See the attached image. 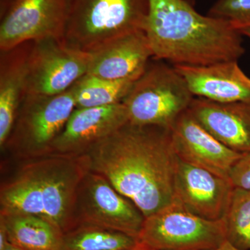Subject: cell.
Returning a JSON list of instances; mask_svg holds the SVG:
<instances>
[{
  "instance_id": "cell-1",
  "label": "cell",
  "mask_w": 250,
  "mask_h": 250,
  "mask_svg": "<svg viewBox=\"0 0 250 250\" xmlns=\"http://www.w3.org/2000/svg\"><path fill=\"white\" fill-rule=\"evenodd\" d=\"M85 155L90 170L104 176L145 218L175 199L178 157L170 129L127 123Z\"/></svg>"
},
{
  "instance_id": "cell-2",
  "label": "cell",
  "mask_w": 250,
  "mask_h": 250,
  "mask_svg": "<svg viewBox=\"0 0 250 250\" xmlns=\"http://www.w3.org/2000/svg\"><path fill=\"white\" fill-rule=\"evenodd\" d=\"M148 1L145 32L156 60L200 66L245 54L243 35L228 21L200 14L187 0Z\"/></svg>"
},
{
  "instance_id": "cell-3",
  "label": "cell",
  "mask_w": 250,
  "mask_h": 250,
  "mask_svg": "<svg viewBox=\"0 0 250 250\" xmlns=\"http://www.w3.org/2000/svg\"><path fill=\"white\" fill-rule=\"evenodd\" d=\"M24 161L1 184L0 212L37 215L63 233L72 229L77 188L90 170L86 155L49 154Z\"/></svg>"
},
{
  "instance_id": "cell-4",
  "label": "cell",
  "mask_w": 250,
  "mask_h": 250,
  "mask_svg": "<svg viewBox=\"0 0 250 250\" xmlns=\"http://www.w3.org/2000/svg\"><path fill=\"white\" fill-rule=\"evenodd\" d=\"M148 0H67L62 42L92 52L117 38L144 31Z\"/></svg>"
},
{
  "instance_id": "cell-5",
  "label": "cell",
  "mask_w": 250,
  "mask_h": 250,
  "mask_svg": "<svg viewBox=\"0 0 250 250\" xmlns=\"http://www.w3.org/2000/svg\"><path fill=\"white\" fill-rule=\"evenodd\" d=\"M193 99L187 82L174 67L158 60L148 64L123 104L131 124L171 129Z\"/></svg>"
},
{
  "instance_id": "cell-6",
  "label": "cell",
  "mask_w": 250,
  "mask_h": 250,
  "mask_svg": "<svg viewBox=\"0 0 250 250\" xmlns=\"http://www.w3.org/2000/svg\"><path fill=\"white\" fill-rule=\"evenodd\" d=\"M75 108L73 86L58 95H27L1 150L23 161L48 155Z\"/></svg>"
},
{
  "instance_id": "cell-7",
  "label": "cell",
  "mask_w": 250,
  "mask_h": 250,
  "mask_svg": "<svg viewBox=\"0 0 250 250\" xmlns=\"http://www.w3.org/2000/svg\"><path fill=\"white\" fill-rule=\"evenodd\" d=\"M226 240L223 219L197 216L175 198L145 218L137 241L156 250H212Z\"/></svg>"
},
{
  "instance_id": "cell-8",
  "label": "cell",
  "mask_w": 250,
  "mask_h": 250,
  "mask_svg": "<svg viewBox=\"0 0 250 250\" xmlns=\"http://www.w3.org/2000/svg\"><path fill=\"white\" fill-rule=\"evenodd\" d=\"M145 216L102 174L89 170L77 188L72 212V229L95 225L138 239Z\"/></svg>"
},
{
  "instance_id": "cell-9",
  "label": "cell",
  "mask_w": 250,
  "mask_h": 250,
  "mask_svg": "<svg viewBox=\"0 0 250 250\" xmlns=\"http://www.w3.org/2000/svg\"><path fill=\"white\" fill-rule=\"evenodd\" d=\"M0 4V51L28 41H62L67 0H3Z\"/></svg>"
},
{
  "instance_id": "cell-10",
  "label": "cell",
  "mask_w": 250,
  "mask_h": 250,
  "mask_svg": "<svg viewBox=\"0 0 250 250\" xmlns=\"http://www.w3.org/2000/svg\"><path fill=\"white\" fill-rule=\"evenodd\" d=\"M89 52L67 47L62 40L33 41L28 63L27 95L64 93L86 75Z\"/></svg>"
},
{
  "instance_id": "cell-11",
  "label": "cell",
  "mask_w": 250,
  "mask_h": 250,
  "mask_svg": "<svg viewBox=\"0 0 250 250\" xmlns=\"http://www.w3.org/2000/svg\"><path fill=\"white\" fill-rule=\"evenodd\" d=\"M171 134L179 160L223 178L229 179L233 165L243 154L220 143L188 109L176 121Z\"/></svg>"
},
{
  "instance_id": "cell-12",
  "label": "cell",
  "mask_w": 250,
  "mask_h": 250,
  "mask_svg": "<svg viewBox=\"0 0 250 250\" xmlns=\"http://www.w3.org/2000/svg\"><path fill=\"white\" fill-rule=\"evenodd\" d=\"M129 123L124 104L75 108L49 154L78 156ZM49 155V154H48Z\"/></svg>"
},
{
  "instance_id": "cell-13",
  "label": "cell",
  "mask_w": 250,
  "mask_h": 250,
  "mask_svg": "<svg viewBox=\"0 0 250 250\" xmlns=\"http://www.w3.org/2000/svg\"><path fill=\"white\" fill-rule=\"evenodd\" d=\"M233 189L229 179L178 159L174 180L175 198L197 216L210 220L223 219Z\"/></svg>"
},
{
  "instance_id": "cell-14",
  "label": "cell",
  "mask_w": 250,
  "mask_h": 250,
  "mask_svg": "<svg viewBox=\"0 0 250 250\" xmlns=\"http://www.w3.org/2000/svg\"><path fill=\"white\" fill-rule=\"evenodd\" d=\"M89 53L87 74L111 80H137L153 57L144 31L117 38Z\"/></svg>"
},
{
  "instance_id": "cell-15",
  "label": "cell",
  "mask_w": 250,
  "mask_h": 250,
  "mask_svg": "<svg viewBox=\"0 0 250 250\" xmlns=\"http://www.w3.org/2000/svg\"><path fill=\"white\" fill-rule=\"evenodd\" d=\"M194 96L216 103H250V78L238 61L207 65H173Z\"/></svg>"
},
{
  "instance_id": "cell-16",
  "label": "cell",
  "mask_w": 250,
  "mask_h": 250,
  "mask_svg": "<svg viewBox=\"0 0 250 250\" xmlns=\"http://www.w3.org/2000/svg\"><path fill=\"white\" fill-rule=\"evenodd\" d=\"M188 110L225 146L236 152H250V103H222L194 98Z\"/></svg>"
},
{
  "instance_id": "cell-17",
  "label": "cell",
  "mask_w": 250,
  "mask_h": 250,
  "mask_svg": "<svg viewBox=\"0 0 250 250\" xmlns=\"http://www.w3.org/2000/svg\"><path fill=\"white\" fill-rule=\"evenodd\" d=\"M33 41L0 51V147H4L27 96L28 63Z\"/></svg>"
},
{
  "instance_id": "cell-18",
  "label": "cell",
  "mask_w": 250,
  "mask_h": 250,
  "mask_svg": "<svg viewBox=\"0 0 250 250\" xmlns=\"http://www.w3.org/2000/svg\"><path fill=\"white\" fill-rule=\"evenodd\" d=\"M8 242L24 250H62L63 232L37 215L0 212Z\"/></svg>"
},
{
  "instance_id": "cell-19",
  "label": "cell",
  "mask_w": 250,
  "mask_h": 250,
  "mask_svg": "<svg viewBox=\"0 0 250 250\" xmlns=\"http://www.w3.org/2000/svg\"><path fill=\"white\" fill-rule=\"evenodd\" d=\"M137 243L136 238L120 231L81 225L63 233L62 250H129Z\"/></svg>"
},
{
  "instance_id": "cell-20",
  "label": "cell",
  "mask_w": 250,
  "mask_h": 250,
  "mask_svg": "<svg viewBox=\"0 0 250 250\" xmlns=\"http://www.w3.org/2000/svg\"><path fill=\"white\" fill-rule=\"evenodd\" d=\"M135 81L111 80L86 75L73 85L76 108L123 103Z\"/></svg>"
},
{
  "instance_id": "cell-21",
  "label": "cell",
  "mask_w": 250,
  "mask_h": 250,
  "mask_svg": "<svg viewBox=\"0 0 250 250\" xmlns=\"http://www.w3.org/2000/svg\"><path fill=\"white\" fill-rule=\"evenodd\" d=\"M223 221L227 240L237 248L250 250V190L234 188Z\"/></svg>"
},
{
  "instance_id": "cell-22",
  "label": "cell",
  "mask_w": 250,
  "mask_h": 250,
  "mask_svg": "<svg viewBox=\"0 0 250 250\" xmlns=\"http://www.w3.org/2000/svg\"><path fill=\"white\" fill-rule=\"evenodd\" d=\"M207 15L228 21L239 31L250 28V0H218Z\"/></svg>"
},
{
  "instance_id": "cell-23",
  "label": "cell",
  "mask_w": 250,
  "mask_h": 250,
  "mask_svg": "<svg viewBox=\"0 0 250 250\" xmlns=\"http://www.w3.org/2000/svg\"><path fill=\"white\" fill-rule=\"evenodd\" d=\"M230 182L234 188L250 190V152L243 153L230 171Z\"/></svg>"
},
{
  "instance_id": "cell-24",
  "label": "cell",
  "mask_w": 250,
  "mask_h": 250,
  "mask_svg": "<svg viewBox=\"0 0 250 250\" xmlns=\"http://www.w3.org/2000/svg\"><path fill=\"white\" fill-rule=\"evenodd\" d=\"M242 250L241 248H237V247L233 246V244H231L229 241H228V240L224 241L218 248H215L214 250Z\"/></svg>"
},
{
  "instance_id": "cell-25",
  "label": "cell",
  "mask_w": 250,
  "mask_h": 250,
  "mask_svg": "<svg viewBox=\"0 0 250 250\" xmlns=\"http://www.w3.org/2000/svg\"><path fill=\"white\" fill-rule=\"evenodd\" d=\"M1 250H24L22 249V248H19V247H17L14 246V245L11 244L9 242H8L6 243V246H4V248H3Z\"/></svg>"
},
{
  "instance_id": "cell-26",
  "label": "cell",
  "mask_w": 250,
  "mask_h": 250,
  "mask_svg": "<svg viewBox=\"0 0 250 250\" xmlns=\"http://www.w3.org/2000/svg\"><path fill=\"white\" fill-rule=\"evenodd\" d=\"M129 250H156L152 249V248H147V247H146L143 246V245L140 244V243H138L137 245L133 248L132 249Z\"/></svg>"
},
{
  "instance_id": "cell-27",
  "label": "cell",
  "mask_w": 250,
  "mask_h": 250,
  "mask_svg": "<svg viewBox=\"0 0 250 250\" xmlns=\"http://www.w3.org/2000/svg\"><path fill=\"white\" fill-rule=\"evenodd\" d=\"M240 32H241L242 35L247 36V37L250 39V28L243 29V30L240 31Z\"/></svg>"
},
{
  "instance_id": "cell-28",
  "label": "cell",
  "mask_w": 250,
  "mask_h": 250,
  "mask_svg": "<svg viewBox=\"0 0 250 250\" xmlns=\"http://www.w3.org/2000/svg\"><path fill=\"white\" fill-rule=\"evenodd\" d=\"M0 1H3V0H0Z\"/></svg>"
}]
</instances>
